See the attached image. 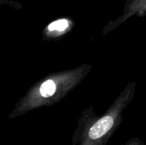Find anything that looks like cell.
<instances>
[{
	"instance_id": "cell-3",
	"label": "cell",
	"mask_w": 146,
	"mask_h": 145,
	"mask_svg": "<svg viewBox=\"0 0 146 145\" xmlns=\"http://www.w3.org/2000/svg\"><path fill=\"white\" fill-rule=\"evenodd\" d=\"M133 15H146V0H126L122 14L104 26L103 34L105 35L117 28L120 25L127 21Z\"/></svg>"
},
{
	"instance_id": "cell-4",
	"label": "cell",
	"mask_w": 146,
	"mask_h": 145,
	"mask_svg": "<svg viewBox=\"0 0 146 145\" xmlns=\"http://www.w3.org/2000/svg\"><path fill=\"white\" fill-rule=\"evenodd\" d=\"M74 26V21L70 18H60L51 21L44 29L43 39L56 40L68 34Z\"/></svg>"
},
{
	"instance_id": "cell-5",
	"label": "cell",
	"mask_w": 146,
	"mask_h": 145,
	"mask_svg": "<svg viewBox=\"0 0 146 145\" xmlns=\"http://www.w3.org/2000/svg\"><path fill=\"white\" fill-rule=\"evenodd\" d=\"M125 145H146L144 144L142 141H140L139 138H133L131 140H129Z\"/></svg>"
},
{
	"instance_id": "cell-2",
	"label": "cell",
	"mask_w": 146,
	"mask_h": 145,
	"mask_svg": "<svg viewBox=\"0 0 146 145\" xmlns=\"http://www.w3.org/2000/svg\"><path fill=\"white\" fill-rule=\"evenodd\" d=\"M136 87V82H129L100 117L95 114L92 107L85 109L74 133V145L106 144L121 125L123 111L133 99Z\"/></svg>"
},
{
	"instance_id": "cell-1",
	"label": "cell",
	"mask_w": 146,
	"mask_h": 145,
	"mask_svg": "<svg viewBox=\"0 0 146 145\" xmlns=\"http://www.w3.org/2000/svg\"><path fill=\"white\" fill-rule=\"evenodd\" d=\"M92 68V65L84 63L71 69L45 75L27 90L16 103L9 118L58 103L82 82Z\"/></svg>"
}]
</instances>
